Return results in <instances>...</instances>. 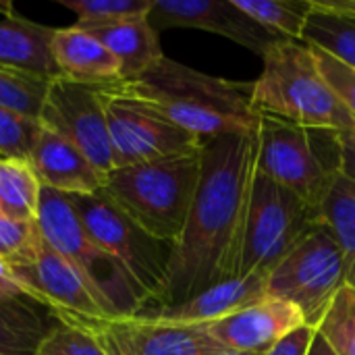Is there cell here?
Segmentation results:
<instances>
[{
    "label": "cell",
    "mask_w": 355,
    "mask_h": 355,
    "mask_svg": "<svg viewBox=\"0 0 355 355\" xmlns=\"http://www.w3.org/2000/svg\"><path fill=\"white\" fill-rule=\"evenodd\" d=\"M256 173V139L225 135L202 150V177L183 227L171 250L156 306H175L239 277L245 216Z\"/></svg>",
    "instance_id": "cell-1"
},
{
    "label": "cell",
    "mask_w": 355,
    "mask_h": 355,
    "mask_svg": "<svg viewBox=\"0 0 355 355\" xmlns=\"http://www.w3.org/2000/svg\"><path fill=\"white\" fill-rule=\"evenodd\" d=\"M131 83L164 119L204 144L256 131L252 83L212 77L166 56Z\"/></svg>",
    "instance_id": "cell-2"
},
{
    "label": "cell",
    "mask_w": 355,
    "mask_h": 355,
    "mask_svg": "<svg viewBox=\"0 0 355 355\" xmlns=\"http://www.w3.org/2000/svg\"><path fill=\"white\" fill-rule=\"evenodd\" d=\"M262 64L260 77L252 81L256 112L314 131H355V119L320 75L306 42L275 40Z\"/></svg>",
    "instance_id": "cell-3"
},
{
    "label": "cell",
    "mask_w": 355,
    "mask_h": 355,
    "mask_svg": "<svg viewBox=\"0 0 355 355\" xmlns=\"http://www.w3.org/2000/svg\"><path fill=\"white\" fill-rule=\"evenodd\" d=\"M202 150L114 168L102 189L150 237L175 245L200 185Z\"/></svg>",
    "instance_id": "cell-4"
},
{
    "label": "cell",
    "mask_w": 355,
    "mask_h": 355,
    "mask_svg": "<svg viewBox=\"0 0 355 355\" xmlns=\"http://www.w3.org/2000/svg\"><path fill=\"white\" fill-rule=\"evenodd\" d=\"M35 225L44 241L81 275L108 318L135 316L150 308L148 295L133 277L94 245L67 193L42 187Z\"/></svg>",
    "instance_id": "cell-5"
},
{
    "label": "cell",
    "mask_w": 355,
    "mask_h": 355,
    "mask_svg": "<svg viewBox=\"0 0 355 355\" xmlns=\"http://www.w3.org/2000/svg\"><path fill=\"white\" fill-rule=\"evenodd\" d=\"M331 135L333 131H314L258 112L254 131L256 168L320 212V206L339 175V135L333 148L320 150Z\"/></svg>",
    "instance_id": "cell-6"
},
{
    "label": "cell",
    "mask_w": 355,
    "mask_h": 355,
    "mask_svg": "<svg viewBox=\"0 0 355 355\" xmlns=\"http://www.w3.org/2000/svg\"><path fill=\"white\" fill-rule=\"evenodd\" d=\"M316 227H320L318 210L310 208L295 193L256 168L245 216L239 277H268V272Z\"/></svg>",
    "instance_id": "cell-7"
},
{
    "label": "cell",
    "mask_w": 355,
    "mask_h": 355,
    "mask_svg": "<svg viewBox=\"0 0 355 355\" xmlns=\"http://www.w3.org/2000/svg\"><path fill=\"white\" fill-rule=\"evenodd\" d=\"M69 198L94 245L114 258L133 277L139 289L148 295L150 308L156 306L164 287L173 245L150 237L104 189Z\"/></svg>",
    "instance_id": "cell-8"
},
{
    "label": "cell",
    "mask_w": 355,
    "mask_h": 355,
    "mask_svg": "<svg viewBox=\"0 0 355 355\" xmlns=\"http://www.w3.org/2000/svg\"><path fill=\"white\" fill-rule=\"evenodd\" d=\"M102 102L114 168L168 158L206 146L164 119L139 96L131 81L102 87Z\"/></svg>",
    "instance_id": "cell-9"
},
{
    "label": "cell",
    "mask_w": 355,
    "mask_h": 355,
    "mask_svg": "<svg viewBox=\"0 0 355 355\" xmlns=\"http://www.w3.org/2000/svg\"><path fill=\"white\" fill-rule=\"evenodd\" d=\"M347 285L339 245L320 225L306 235L266 277V297L293 304L316 329L331 300Z\"/></svg>",
    "instance_id": "cell-10"
},
{
    "label": "cell",
    "mask_w": 355,
    "mask_h": 355,
    "mask_svg": "<svg viewBox=\"0 0 355 355\" xmlns=\"http://www.w3.org/2000/svg\"><path fill=\"white\" fill-rule=\"evenodd\" d=\"M2 264L15 287L50 308L54 316L83 320L108 318L81 275L44 241L40 231L23 254Z\"/></svg>",
    "instance_id": "cell-11"
},
{
    "label": "cell",
    "mask_w": 355,
    "mask_h": 355,
    "mask_svg": "<svg viewBox=\"0 0 355 355\" xmlns=\"http://www.w3.org/2000/svg\"><path fill=\"white\" fill-rule=\"evenodd\" d=\"M37 123L81 150V154L102 175L108 177L114 171L100 85H87L54 75L50 79Z\"/></svg>",
    "instance_id": "cell-12"
},
{
    "label": "cell",
    "mask_w": 355,
    "mask_h": 355,
    "mask_svg": "<svg viewBox=\"0 0 355 355\" xmlns=\"http://www.w3.org/2000/svg\"><path fill=\"white\" fill-rule=\"evenodd\" d=\"M83 322L100 335L108 355H216L225 352L204 327L171 324L146 316Z\"/></svg>",
    "instance_id": "cell-13"
},
{
    "label": "cell",
    "mask_w": 355,
    "mask_h": 355,
    "mask_svg": "<svg viewBox=\"0 0 355 355\" xmlns=\"http://www.w3.org/2000/svg\"><path fill=\"white\" fill-rule=\"evenodd\" d=\"M148 21L156 31L171 27L210 31L260 56L277 40L241 12L233 0H152Z\"/></svg>",
    "instance_id": "cell-14"
},
{
    "label": "cell",
    "mask_w": 355,
    "mask_h": 355,
    "mask_svg": "<svg viewBox=\"0 0 355 355\" xmlns=\"http://www.w3.org/2000/svg\"><path fill=\"white\" fill-rule=\"evenodd\" d=\"M306 324L304 314L293 304L277 297H262L204 329L225 352L266 354Z\"/></svg>",
    "instance_id": "cell-15"
},
{
    "label": "cell",
    "mask_w": 355,
    "mask_h": 355,
    "mask_svg": "<svg viewBox=\"0 0 355 355\" xmlns=\"http://www.w3.org/2000/svg\"><path fill=\"white\" fill-rule=\"evenodd\" d=\"M262 297H266V275H241L218 283L187 302L152 306L135 316L183 327H206L260 302Z\"/></svg>",
    "instance_id": "cell-16"
},
{
    "label": "cell",
    "mask_w": 355,
    "mask_h": 355,
    "mask_svg": "<svg viewBox=\"0 0 355 355\" xmlns=\"http://www.w3.org/2000/svg\"><path fill=\"white\" fill-rule=\"evenodd\" d=\"M27 162L42 187H50L67 196L94 193L102 189L106 181V175H102L81 154V150L44 127H40Z\"/></svg>",
    "instance_id": "cell-17"
},
{
    "label": "cell",
    "mask_w": 355,
    "mask_h": 355,
    "mask_svg": "<svg viewBox=\"0 0 355 355\" xmlns=\"http://www.w3.org/2000/svg\"><path fill=\"white\" fill-rule=\"evenodd\" d=\"M50 52L58 75L67 79L100 87L123 81L119 60L96 35L77 23L69 27H54Z\"/></svg>",
    "instance_id": "cell-18"
},
{
    "label": "cell",
    "mask_w": 355,
    "mask_h": 355,
    "mask_svg": "<svg viewBox=\"0 0 355 355\" xmlns=\"http://www.w3.org/2000/svg\"><path fill=\"white\" fill-rule=\"evenodd\" d=\"M83 29L96 35L119 60L123 81H137L164 58L158 31L152 27L148 17H133L106 25H87Z\"/></svg>",
    "instance_id": "cell-19"
},
{
    "label": "cell",
    "mask_w": 355,
    "mask_h": 355,
    "mask_svg": "<svg viewBox=\"0 0 355 355\" xmlns=\"http://www.w3.org/2000/svg\"><path fill=\"white\" fill-rule=\"evenodd\" d=\"M52 31L54 27L8 12L6 19L0 21V64L44 77L58 75L50 52Z\"/></svg>",
    "instance_id": "cell-20"
},
{
    "label": "cell",
    "mask_w": 355,
    "mask_h": 355,
    "mask_svg": "<svg viewBox=\"0 0 355 355\" xmlns=\"http://www.w3.org/2000/svg\"><path fill=\"white\" fill-rule=\"evenodd\" d=\"M52 322V310L29 295H0V355H35Z\"/></svg>",
    "instance_id": "cell-21"
},
{
    "label": "cell",
    "mask_w": 355,
    "mask_h": 355,
    "mask_svg": "<svg viewBox=\"0 0 355 355\" xmlns=\"http://www.w3.org/2000/svg\"><path fill=\"white\" fill-rule=\"evenodd\" d=\"M320 225L339 245L347 285L355 289V183L341 173L320 206Z\"/></svg>",
    "instance_id": "cell-22"
},
{
    "label": "cell",
    "mask_w": 355,
    "mask_h": 355,
    "mask_svg": "<svg viewBox=\"0 0 355 355\" xmlns=\"http://www.w3.org/2000/svg\"><path fill=\"white\" fill-rule=\"evenodd\" d=\"M256 25L277 40L304 42L312 0H233Z\"/></svg>",
    "instance_id": "cell-23"
},
{
    "label": "cell",
    "mask_w": 355,
    "mask_h": 355,
    "mask_svg": "<svg viewBox=\"0 0 355 355\" xmlns=\"http://www.w3.org/2000/svg\"><path fill=\"white\" fill-rule=\"evenodd\" d=\"M40 181L27 160H0V212L21 223L37 216Z\"/></svg>",
    "instance_id": "cell-24"
},
{
    "label": "cell",
    "mask_w": 355,
    "mask_h": 355,
    "mask_svg": "<svg viewBox=\"0 0 355 355\" xmlns=\"http://www.w3.org/2000/svg\"><path fill=\"white\" fill-rule=\"evenodd\" d=\"M304 42L355 69V15L331 12L312 2Z\"/></svg>",
    "instance_id": "cell-25"
},
{
    "label": "cell",
    "mask_w": 355,
    "mask_h": 355,
    "mask_svg": "<svg viewBox=\"0 0 355 355\" xmlns=\"http://www.w3.org/2000/svg\"><path fill=\"white\" fill-rule=\"evenodd\" d=\"M35 355H108L100 335L81 318L54 316Z\"/></svg>",
    "instance_id": "cell-26"
},
{
    "label": "cell",
    "mask_w": 355,
    "mask_h": 355,
    "mask_svg": "<svg viewBox=\"0 0 355 355\" xmlns=\"http://www.w3.org/2000/svg\"><path fill=\"white\" fill-rule=\"evenodd\" d=\"M52 77L0 64V106L37 121Z\"/></svg>",
    "instance_id": "cell-27"
},
{
    "label": "cell",
    "mask_w": 355,
    "mask_h": 355,
    "mask_svg": "<svg viewBox=\"0 0 355 355\" xmlns=\"http://www.w3.org/2000/svg\"><path fill=\"white\" fill-rule=\"evenodd\" d=\"M318 337L333 355H355V289L345 285L331 300L316 324Z\"/></svg>",
    "instance_id": "cell-28"
},
{
    "label": "cell",
    "mask_w": 355,
    "mask_h": 355,
    "mask_svg": "<svg viewBox=\"0 0 355 355\" xmlns=\"http://www.w3.org/2000/svg\"><path fill=\"white\" fill-rule=\"evenodd\" d=\"M64 8L75 12L77 25H106L133 17H148L152 0H60Z\"/></svg>",
    "instance_id": "cell-29"
},
{
    "label": "cell",
    "mask_w": 355,
    "mask_h": 355,
    "mask_svg": "<svg viewBox=\"0 0 355 355\" xmlns=\"http://www.w3.org/2000/svg\"><path fill=\"white\" fill-rule=\"evenodd\" d=\"M40 123L0 106V160H29Z\"/></svg>",
    "instance_id": "cell-30"
},
{
    "label": "cell",
    "mask_w": 355,
    "mask_h": 355,
    "mask_svg": "<svg viewBox=\"0 0 355 355\" xmlns=\"http://www.w3.org/2000/svg\"><path fill=\"white\" fill-rule=\"evenodd\" d=\"M310 50H312V56H314V62H316L320 75L324 77V81L331 85L335 96L341 100V104L355 119V69L337 60L335 56H331L329 52H324L320 48L310 46Z\"/></svg>",
    "instance_id": "cell-31"
},
{
    "label": "cell",
    "mask_w": 355,
    "mask_h": 355,
    "mask_svg": "<svg viewBox=\"0 0 355 355\" xmlns=\"http://www.w3.org/2000/svg\"><path fill=\"white\" fill-rule=\"evenodd\" d=\"M35 235H37L35 220L21 223L0 212V262H8L19 254H23L31 245Z\"/></svg>",
    "instance_id": "cell-32"
},
{
    "label": "cell",
    "mask_w": 355,
    "mask_h": 355,
    "mask_svg": "<svg viewBox=\"0 0 355 355\" xmlns=\"http://www.w3.org/2000/svg\"><path fill=\"white\" fill-rule=\"evenodd\" d=\"M314 337H316V329L306 324L295 333H291L289 337H285L281 343H277L270 352H266V355H308Z\"/></svg>",
    "instance_id": "cell-33"
},
{
    "label": "cell",
    "mask_w": 355,
    "mask_h": 355,
    "mask_svg": "<svg viewBox=\"0 0 355 355\" xmlns=\"http://www.w3.org/2000/svg\"><path fill=\"white\" fill-rule=\"evenodd\" d=\"M339 173L355 183V131L339 133Z\"/></svg>",
    "instance_id": "cell-34"
},
{
    "label": "cell",
    "mask_w": 355,
    "mask_h": 355,
    "mask_svg": "<svg viewBox=\"0 0 355 355\" xmlns=\"http://www.w3.org/2000/svg\"><path fill=\"white\" fill-rule=\"evenodd\" d=\"M314 6L331 10V12H345L355 15V0H312Z\"/></svg>",
    "instance_id": "cell-35"
},
{
    "label": "cell",
    "mask_w": 355,
    "mask_h": 355,
    "mask_svg": "<svg viewBox=\"0 0 355 355\" xmlns=\"http://www.w3.org/2000/svg\"><path fill=\"white\" fill-rule=\"evenodd\" d=\"M308 355H333V352L327 347V343L318 337V333H316V337H314V341H312V347H310V352Z\"/></svg>",
    "instance_id": "cell-36"
},
{
    "label": "cell",
    "mask_w": 355,
    "mask_h": 355,
    "mask_svg": "<svg viewBox=\"0 0 355 355\" xmlns=\"http://www.w3.org/2000/svg\"><path fill=\"white\" fill-rule=\"evenodd\" d=\"M216 355H266V354H243V352H220Z\"/></svg>",
    "instance_id": "cell-37"
}]
</instances>
